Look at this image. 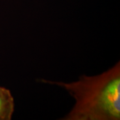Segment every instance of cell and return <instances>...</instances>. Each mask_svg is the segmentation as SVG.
<instances>
[{
	"instance_id": "7a4b0ae2",
	"label": "cell",
	"mask_w": 120,
	"mask_h": 120,
	"mask_svg": "<svg viewBox=\"0 0 120 120\" xmlns=\"http://www.w3.org/2000/svg\"><path fill=\"white\" fill-rule=\"evenodd\" d=\"M14 106V100L10 90L0 87V120H11Z\"/></svg>"
},
{
	"instance_id": "6da1fadb",
	"label": "cell",
	"mask_w": 120,
	"mask_h": 120,
	"mask_svg": "<svg viewBox=\"0 0 120 120\" xmlns=\"http://www.w3.org/2000/svg\"><path fill=\"white\" fill-rule=\"evenodd\" d=\"M40 82L64 88L76 100L65 120H119L120 119V64L95 76H82L71 83Z\"/></svg>"
}]
</instances>
